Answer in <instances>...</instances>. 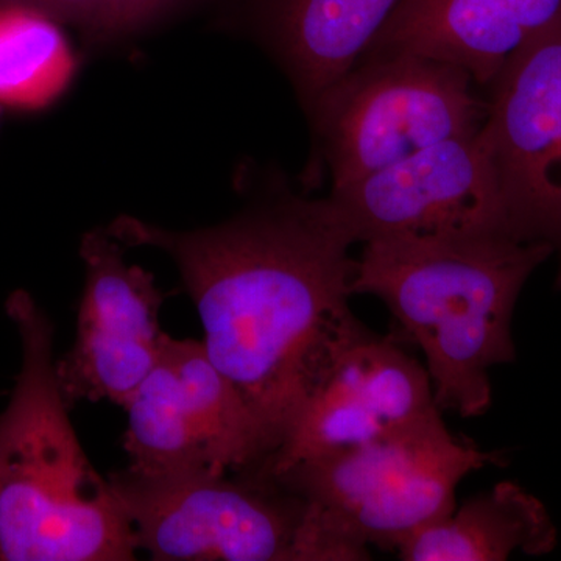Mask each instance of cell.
<instances>
[{
  "label": "cell",
  "mask_w": 561,
  "mask_h": 561,
  "mask_svg": "<svg viewBox=\"0 0 561 561\" xmlns=\"http://www.w3.org/2000/svg\"><path fill=\"white\" fill-rule=\"evenodd\" d=\"M108 232L122 245L151 247L175 262L209 359L275 451L356 319L350 251L359 242L341 209L330 197L286 198L202 230H165L122 216Z\"/></svg>",
  "instance_id": "cell-1"
},
{
  "label": "cell",
  "mask_w": 561,
  "mask_h": 561,
  "mask_svg": "<svg viewBox=\"0 0 561 561\" xmlns=\"http://www.w3.org/2000/svg\"><path fill=\"white\" fill-rule=\"evenodd\" d=\"M362 245L353 295L386 302L404 339L423 351L442 412L483 415L493 398L491 368L516 359V301L531 272L552 256V247L508 232Z\"/></svg>",
  "instance_id": "cell-2"
},
{
  "label": "cell",
  "mask_w": 561,
  "mask_h": 561,
  "mask_svg": "<svg viewBox=\"0 0 561 561\" xmlns=\"http://www.w3.org/2000/svg\"><path fill=\"white\" fill-rule=\"evenodd\" d=\"M5 312L21 365L0 413V561L135 560L130 519L70 423L50 317L22 289Z\"/></svg>",
  "instance_id": "cell-3"
},
{
  "label": "cell",
  "mask_w": 561,
  "mask_h": 561,
  "mask_svg": "<svg viewBox=\"0 0 561 561\" xmlns=\"http://www.w3.org/2000/svg\"><path fill=\"white\" fill-rule=\"evenodd\" d=\"M489 465L502 467L504 456L456 440L440 420L272 479L308 504L321 561H360L371 559L368 546L397 551L451 515L461 479Z\"/></svg>",
  "instance_id": "cell-4"
},
{
  "label": "cell",
  "mask_w": 561,
  "mask_h": 561,
  "mask_svg": "<svg viewBox=\"0 0 561 561\" xmlns=\"http://www.w3.org/2000/svg\"><path fill=\"white\" fill-rule=\"evenodd\" d=\"M476 87L467 70L424 55L362 57L309 108L332 190L481 131L490 105Z\"/></svg>",
  "instance_id": "cell-5"
},
{
  "label": "cell",
  "mask_w": 561,
  "mask_h": 561,
  "mask_svg": "<svg viewBox=\"0 0 561 561\" xmlns=\"http://www.w3.org/2000/svg\"><path fill=\"white\" fill-rule=\"evenodd\" d=\"M139 549L158 561H313L308 504L253 471L114 472Z\"/></svg>",
  "instance_id": "cell-6"
},
{
  "label": "cell",
  "mask_w": 561,
  "mask_h": 561,
  "mask_svg": "<svg viewBox=\"0 0 561 561\" xmlns=\"http://www.w3.org/2000/svg\"><path fill=\"white\" fill-rule=\"evenodd\" d=\"M124 449L138 474L250 470L272 442L203 342L165 335L160 359L130 400Z\"/></svg>",
  "instance_id": "cell-7"
},
{
  "label": "cell",
  "mask_w": 561,
  "mask_h": 561,
  "mask_svg": "<svg viewBox=\"0 0 561 561\" xmlns=\"http://www.w3.org/2000/svg\"><path fill=\"white\" fill-rule=\"evenodd\" d=\"M440 420L426 368L401 348L398 339L375 334L354 319L284 440L250 471L276 478L301 461Z\"/></svg>",
  "instance_id": "cell-8"
},
{
  "label": "cell",
  "mask_w": 561,
  "mask_h": 561,
  "mask_svg": "<svg viewBox=\"0 0 561 561\" xmlns=\"http://www.w3.org/2000/svg\"><path fill=\"white\" fill-rule=\"evenodd\" d=\"M482 133L516 238L559 256L561 290V14L505 62Z\"/></svg>",
  "instance_id": "cell-9"
},
{
  "label": "cell",
  "mask_w": 561,
  "mask_h": 561,
  "mask_svg": "<svg viewBox=\"0 0 561 561\" xmlns=\"http://www.w3.org/2000/svg\"><path fill=\"white\" fill-rule=\"evenodd\" d=\"M328 197L341 209L359 243L513 234L482 128L331 190Z\"/></svg>",
  "instance_id": "cell-10"
},
{
  "label": "cell",
  "mask_w": 561,
  "mask_h": 561,
  "mask_svg": "<svg viewBox=\"0 0 561 561\" xmlns=\"http://www.w3.org/2000/svg\"><path fill=\"white\" fill-rule=\"evenodd\" d=\"M84 289L77 332L57 359L58 382L69 408L111 401L124 408L154 367L164 343L162 295L150 272L128 264L108 230L83 236Z\"/></svg>",
  "instance_id": "cell-11"
},
{
  "label": "cell",
  "mask_w": 561,
  "mask_h": 561,
  "mask_svg": "<svg viewBox=\"0 0 561 561\" xmlns=\"http://www.w3.org/2000/svg\"><path fill=\"white\" fill-rule=\"evenodd\" d=\"M561 14V0H400L362 57L416 54L491 81Z\"/></svg>",
  "instance_id": "cell-12"
},
{
  "label": "cell",
  "mask_w": 561,
  "mask_h": 561,
  "mask_svg": "<svg viewBox=\"0 0 561 561\" xmlns=\"http://www.w3.org/2000/svg\"><path fill=\"white\" fill-rule=\"evenodd\" d=\"M400 0H273V44L308 108L345 79Z\"/></svg>",
  "instance_id": "cell-13"
},
{
  "label": "cell",
  "mask_w": 561,
  "mask_h": 561,
  "mask_svg": "<svg viewBox=\"0 0 561 561\" xmlns=\"http://www.w3.org/2000/svg\"><path fill=\"white\" fill-rule=\"evenodd\" d=\"M557 546L549 512L515 482H501L459 511L402 541L408 561H502L513 552L546 556Z\"/></svg>",
  "instance_id": "cell-14"
},
{
  "label": "cell",
  "mask_w": 561,
  "mask_h": 561,
  "mask_svg": "<svg viewBox=\"0 0 561 561\" xmlns=\"http://www.w3.org/2000/svg\"><path fill=\"white\" fill-rule=\"evenodd\" d=\"M76 57L58 21L24 5H0V108L38 110L68 88Z\"/></svg>",
  "instance_id": "cell-15"
},
{
  "label": "cell",
  "mask_w": 561,
  "mask_h": 561,
  "mask_svg": "<svg viewBox=\"0 0 561 561\" xmlns=\"http://www.w3.org/2000/svg\"><path fill=\"white\" fill-rule=\"evenodd\" d=\"M0 5H24L43 11L55 21L79 22L98 33L111 0H0Z\"/></svg>",
  "instance_id": "cell-16"
},
{
  "label": "cell",
  "mask_w": 561,
  "mask_h": 561,
  "mask_svg": "<svg viewBox=\"0 0 561 561\" xmlns=\"http://www.w3.org/2000/svg\"><path fill=\"white\" fill-rule=\"evenodd\" d=\"M173 2L176 0H111L105 20L98 33L102 36H113L135 31Z\"/></svg>",
  "instance_id": "cell-17"
},
{
  "label": "cell",
  "mask_w": 561,
  "mask_h": 561,
  "mask_svg": "<svg viewBox=\"0 0 561 561\" xmlns=\"http://www.w3.org/2000/svg\"><path fill=\"white\" fill-rule=\"evenodd\" d=\"M0 114H2V108H0Z\"/></svg>",
  "instance_id": "cell-18"
}]
</instances>
